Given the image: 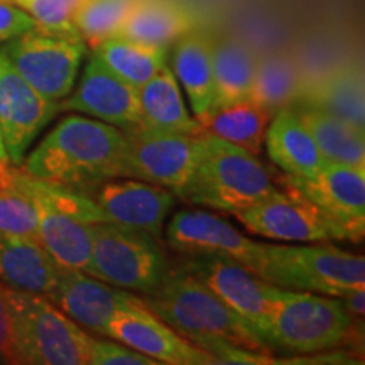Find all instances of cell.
<instances>
[{
    "instance_id": "obj_1",
    "label": "cell",
    "mask_w": 365,
    "mask_h": 365,
    "mask_svg": "<svg viewBox=\"0 0 365 365\" xmlns=\"http://www.w3.org/2000/svg\"><path fill=\"white\" fill-rule=\"evenodd\" d=\"M125 145L124 130L73 113L61 118L26 154L21 170L39 180L85 190L110 178H120Z\"/></svg>"
},
{
    "instance_id": "obj_2",
    "label": "cell",
    "mask_w": 365,
    "mask_h": 365,
    "mask_svg": "<svg viewBox=\"0 0 365 365\" xmlns=\"http://www.w3.org/2000/svg\"><path fill=\"white\" fill-rule=\"evenodd\" d=\"M140 299L145 308L200 349L218 341L269 352L222 299L180 264L171 266L161 284L153 293L140 296Z\"/></svg>"
},
{
    "instance_id": "obj_3",
    "label": "cell",
    "mask_w": 365,
    "mask_h": 365,
    "mask_svg": "<svg viewBox=\"0 0 365 365\" xmlns=\"http://www.w3.org/2000/svg\"><path fill=\"white\" fill-rule=\"evenodd\" d=\"M202 139L203 156L175 193L182 202L234 215L276 190L269 171L252 153L210 132H202Z\"/></svg>"
},
{
    "instance_id": "obj_4",
    "label": "cell",
    "mask_w": 365,
    "mask_h": 365,
    "mask_svg": "<svg viewBox=\"0 0 365 365\" xmlns=\"http://www.w3.org/2000/svg\"><path fill=\"white\" fill-rule=\"evenodd\" d=\"M14 364L88 365L90 333L46 296L4 286Z\"/></svg>"
},
{
    "instance_id": "obj_5",
    "label": "cell",
    "mask_w": 365,
    "mask_h": 365,
    "mask_svg": "<svg viewBox=\"0 0 365 365\" xmlns=\"http://www.w3.org/2000/svg\"><path fill=\"white\" fill-rule=\"evenodd\" d=\"M257 276L284 289L340 298L365 287V259L327 242L267 244Z\"/></svg>"
},
{
    "instance_id": "obj_6",
    "label": "cell",
    "mask_w": 365,
    "mask_h": 365,
    "mask_svg": "<svg viewBox=\"0 0 365 365\" xmlns=\"http://www.w3.org/2000/svg\"><path fill=\"white\" fill-rule=\"evenodd\" d=\"M352 330L354 317L340 298L279 287L264 344L267 350L323 354L344 345Z\"/></svg>"
},
{
    "instance_id": "obj_7",
    "label": "cell",
    "mask_w": 365,
    "mask_h": 365,
    "mask_svg": "<svg viewBox=\"0 0 365 365\" xmlns=\"http://www.w3.org/2000/svg\"><path fill=\"white\" fill-rule=\"evenodd\" d=\"M158 240L135 227L93 223V244L85 272L130 293H153L171 267Z\"/></svg>"
},
{
    "instance_id": "obj_8",
    "label": "cell",
    "mask_w": 365,
    "mask_h": 365,
    "mask_svg": "<svg viewBox=\"0 0 365 365\" xmlns=\"http://www.w3.org/2000/svg\"><path fill=\"white\" fill-rule=\"evenodd\" d=\"M0 51L41 97L59 103L75 88L88 46L80 34L34 27L0 44Z\"/></svg>"
},
{
    "instance_id": "obj_9",
    "label": "cell",
    "mask_w": 365,
    "mask_h": 365,
    "mask_svg": "<svg viewBox=\"0 0 365 365\" xmlns=\"http://www.w3.org/2000/svg\"><path fill=\"white\" fill-rule=\"evenodd\" d=\"M180 266L222 299L266 346L264 340L276 312L279 287L220 255H188Z\"/></svg>"
},
{
    "instance_id": "obj_10",
    "label": "cell",
    "mask_w": 365,
    "mask_h": 365,
    "mask_svg": "<svg viewBox=\"0 0 365 365\" xmlns=\"http://www.w3.org/2000/svg\"><path fill=\"white\" fill-rule=\"evenodd\" d=\"M124 132L127 145L120 178H134L176 193L190 180L203 156L202 132L175 134L143 127Z\"/></svg>"
},
{
    "instance_id": "obj_11",
    "label": "cell",
    "mask_w": 365,
    "mask_h": 365,
    "mask_svg": "<svg viewBox=\"0 0 365 365\" xmlns=\"http://www.w3.org/2000/svg\"><path fill=\"white\" fill-rule=\"evenodd\" d=\"M282 185L303 195L330 223L336 240H362L365 234V170L323 163L312 176L282 178Z\"/></svg>"
},
{
    "instance_id": "obj_12",
    "label": "cell",
    "mask_w": 365,
    "mask_h": 365,
    "mask_svg": "<svg viewBox=\"0 0 365 365\" xmlns=\"http://www.w3.org/2000/svg\"><path fill=\"white\" fill-rule=\"evenodd\" d=\"M284 186V191L274 190L271 195L252 207L234 213L237 222L250 234L289 244L336 240L330 223L322 217L298 191Z\"/></svg>"
},
{
    "instance_id": "obj_13",
    "label": "cell",
    "mask_w": 365,
    "mask_h": 365,
    "mask_svg": "<svg viewBox=\"0 0 365 365\" xmlns=\"http://www.w3.org/2000/svg\"><path fill=\"white\" fill-rule=\"evenodd\" d=\"M166 244L185 255H220L257 274L266 242L252 240L205 210H181L175 213L166 230Z\"/></svg>"
},
{
    "instance_id": "obj_14",
    "label": "cell",
    "mask_w": 365,
    "mask_h": 365,
    "mask_svg": "<svg viewBox=\"0 0 365 365\" xmlns=\"http://www.w3.org/2000/svg\"><path fill=\"white\" fill-rule=\"evenodd\" d=\"M59 112L81 113L120 130L140 125L139 88L117 76L91 51L76 88L61 100Z\"/></svg>"
},
{
    "instance_id": "obj_15",
    "label": "cell",
    "mask_w": 365,
    "mask_h": 365,
    "mask_svg": "<svg viewBox=\"0 0 365 365\" xmlns=\"http://www.w3.org/2000/svg\"><path fill=\"white\" fill-rule=\"evenodd\" d=\"M56 113L59 105L41 97L0 51V135L11 166H21L27 149Z\"/></svg>"
},
{
    "instance_id": "obj_16",
    "label": "cell",
    "mask_w": 365,
    "mask_h": 365,
    "mask_svg": "<svg viewBox=\"0 0 365 365\" xmlns=\"http://www.w3.org/2000/svg\"><path fill=\"white\" fill-rule=\"evenodd\" d=\"M107 336L124 344L145 357L170 365L215 364L212 354L200 349L145 308L143 299L113 314Z\"/></svg>"
},
{
    "instance_id": "obj_17",
    "label": "cell",
    "mask_w": 365,
    "mask_h": 365,
    "mask_svg": "<svg viewBox=\"0 0 365 365\" xmlns=\"http://www.w3.org/2000/svg\"><path fill=\"white\" fill-rule=\"evenodd\" d=\"M98 205L105 222L122 223L161 239L163 227L175 207L171 190L134 178H110L81 190Z\"/></svg>"
},
{
    "instance_id": "obj_18",
    "label": "cell",
    "mask_w": 365,
    "mask_h": 365,
    "mask_svg": "<svg viewBox=\"0 0 365 365\" xmlns=\"http://www.w3.org/2000/svg\"><path fill=\"white\" fill-rule=\"evenodd\" d=\"M48 299L91 335L107 336L113 314L134 304L139 296L100 281L80 269H59Z\"/></svg>"
},
{
    "instance_id": "obj_19",
    "label": "cell",
    "mask_w": 365,
    "mask_h": 365,
    "mask_svg": "<svg viewBox=\"0 0 365 365\" xmlns=\"http://www.w3.org/2000/svg\"><path fill=\"white\" fill-rule=\"evenodd\" d=\"M59 269L39 239H0V282L4 286L48 298L56 286Z\"/></svg>"
},
{
    "instance_id": "obj_20",
    "label": "cell",
    "mask_w": 365,
    "mask_h": 365,
    "mask_svg": "<svg viewBox=\"0 0 365 365\" xmlns=\"http://www.w3.org/2000/svg\"><path fill=\"white\" fill-rule=\"evenodd\" d=\"M264 144L269 159L289 176H312L325 163L293 107L281 108L271 117Z\"/></svg>"
},
{
    "instance_id": "obj_21",
    "label": "cell",
    "mask_w": 365,
    "mask_h": 365,
    "mask_svg": "<svg viewBox=\"0 0 365 365\" xmlns=\"http://www.w3.org/2000/svg\"><path fill=\"white\" fill-rule=\"evenodd\" d=\"M257 56L237 36L222 34L212 38L213 102L210 110L249 100Z\"/></svg>"
},
{
    "instance_id": "obj_22",
    "label": "cell",
    "mask_w": 365,
    "mask_h": 365,
    "mask_svg": "<svg viewBox=\"0 0 365 365\" xmlns=\"http://www.w3.org/2000/svg\"><path fill=\"white\" fill-rule=\"evenodd\" d=\"M140 125L145 130L200 134V122L191 115L181 86L170 66H164L139 88Z\"/></svg>"
},
{
    "instance_id": "obj_23",
    "label": "cell",
    "mask_w": 365,
    "mask_h": 365,
    "mask_svg": "<svg viewBox=\"0 0 365 365\" xmlns=\"http://www.w3.org/2000/svg\"><path fill=\"white\" fill-rule=\"evenodd\" d=\"M171 70L182 86L196 120L207 115L213 102L212 36L190 31L175 43Z\"/></svg>"
},
{
    "instance_id": "obj_24",
    "label": "cell",
    "mask_w": 365,
    "mask_h": 365,
    "mask_svg": "<svg viewBox=\"0 0 365 365\" xmlns=\"http://www.w3.org/2000/svg\"><path fill=\"white\" fill-rule=\"evenodd\" d=\"M294 105L323 110L359 129L365 125L364 75L359 66H341L303 85L299 100Z\"/></svg>"
},
{
    "instance_id": "obj_25",
    "label": "cell",
    "mask_w": 365,
    "mask_h": 365,
    "mask_svg": "<svg viewBox=\"0 0 365 365\" xmlns=\"http://www.w3.org/2000/svg\"><path fill=\"white\" fill-rule=\"evenodd\" d=\"M33 202L38 208V239L41 244L53 255L59 267L86 271L93 244V223H86L38 200Z\"/></svg>"
},
{
    "instance_id": "obj_26",
    "label": "cell",
    "mask_w": 365,
    "mask_h": 365,
    "mask_svg": "<svg viewBox=\"0 0 365 365\" xmlns=\"http://www.w3.org/2000/svg\"><path fill=\"white\" fill-rule=\"evenodd\" d=\"M193 29V12L181 0H135L118 34L170 48Z\"/></svg>"
},
{
    "instance_id": "obj_27",
    "label": "cell",
    "mask_w": 365,
    "mask_h": 365,
    "mask_svg": "<svg viewBox=\"0 0 365 365\" xmlns=\"http://www.w3.org/2000/svg\"><path fill=\"white\" fill-rule=\"evenodd\" d=\"M291 107L298 112L301 120L308 127L325 161L365 170L364 129H359L354 124L318 108L303 107V105H291Z\"/></svg>"
},
{
    "instance_id": "obj_28",
    "label": "cell",
    "mask_w": 365,
    "mask_h": 365,
    "mask_svg": "<svg viewBox=\"0 0 365 365\" xmlns=\"http://www.w3.org/2000/svg\"><path fill=\"white\" fill-rule=\"evenodd\" d=\"M303 85L298 63L289 54L269 53L257 56L249 100L274 115L298 102Z\"/></svg>"
},
{
    "instance_id": "obj_29",
    "label": "cell",
    "mask_w": 365,
    "mask_h": 365,
    "mask_svg": "<svg viewBox=\"0 0 365 365\" xmlns=\"http://www.w3.org/2000/svg\"><path fill=\"white\" fill-rule=\"evenodd\" d=\"M271 117L266 108L259 107L250 100H244L210 110L207 115L200 117L198 122L202 132H210L227 143L249 150L254 156H259L262 153L264 137Z\"/></svg>"
},
{
    "instance_id": "obj_30",
    "label": "cell",
    "mask_w": 365,
    "mask_h": 365,
    "mask_svg": "<svg viewBox=\"0 0 365 365\" xmlns=\"http://www.w3.org/2000/svg\"><path fill=\"white\" fill-rule=\"evenodd\" d=\"M110 70L127 83L140 88L168 65V48L143 41L112 36L93 49Z\"/></svg>"
},
{
    "instance_id": "obj_31",
    "label": "cell",
    "mask_w": 365,
    "mask_h": 365,
    "mask_svg": "<svg viewBox=\"0 0 365 365\" xmlns=\"http://www.w3.org/2000/svg\"><path fill=\"white\" fill-rule=\"evenodd\" d=\"M135 0H78L73 24L93 51L105 39L117 36Z\"/></svg>"
},
{
    "instance_id": "obj_32",
    "label": "cell",
    "mask_w": 365,
    "mask_h": 365,
    "mask_svg": "<svg viewBox=\"0 0 365 365\" xmlns=\"http://www.w3.org/2000/svg\"><path fill=\"white\" fill-rule=\"evenodd\" d=\"M9 166H0V239H38V208L33 200L9 176Z\"/></svg>"
},
{
    "instance_id": "obj_33",
    "label": "cell",
    "mask_w": 365,
    "mask_h": 365,
    "mask_svg": "<svg viewBox=\"0 0 365 365\" xmlns=\"http://www.w3.org/2000/svg\"><path fill=\"white\" fill-rule=\"evenodd\" d=\"M6 2H11L29 14L39 29L78 34L73 24V12L78 0H6Z\"/></svg>"
},
{
    "instance_id": "obj_34",
    "label": "cell",
    "mask_w": 365,
    "mask_h": 365,
    "mask_svg": "<svg viewBox=\"0 0 365 365\" xmlns=\"http://www.w3.org/2000/svg\"><path fill=\"white\" fill-rule=\"evenodd\" d=\"M88 365H159V362L120 341L90 333Z\"/></svg>"
},
{
    "instance_id": "obj_35",
    "label": "cell",
    "mask_w": 365,
    "mask_h": 365,
    "mask_svg": "<svg viewBox=\"0 0 365 365\" xmlns=\"http://www.w3.org/2000/svg\"><path fill=\"white\" fill-rule=\"evenodd\" d=\"M38 27L29 14L6 0H0V44L9 39L27 33Z\"/></svg>"
},
{
    "instance_id": "obj_36",
    "label": "cell",
    "mask_w": 365,
    "mask_h": 365,
    "mask_svg": "<svg viewBox=\"0 0 365 365\" xmlns=\"http://www.w3.org/2000/svg\"><path fill=\"white\" fill-rule=\"evenodd\" d=\"M0 364H14L11 346V323L4 284L0 282Z\"/></svg>"
},
{
    "instance_id": "obj_37",
    "label": "cell",
    "mask_w": 365,
    "mask_h": 365,
    "mask_svg": "<svg viewBox=\"0 0 365 365\" xmlns=\"http://www.w3.org/2000/svg\"><path fill=\"white\" fill-rule=\"evenodd\" d=\"M341 304L354 318H362L365 312V287L354 289L350 293L340 296Z\"/></svg>"
},
{
    "instance_id": "obj_38",
    "label": "cell",
    "mask_w": 365,
    "mask_h": 365,
    "mask_svg": "<svg viewBox=\"0 0 365 365\" xmlns=\"http://www.w3.org/2000/svg\"><path fill=\"white\" fill-rule=\"evenodd\" d=\"M9 163V156H7V150H6V145H4V140H2V135H0V166H7Z\"/></svg>"
}]
</instances>
